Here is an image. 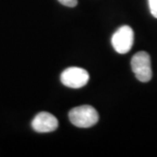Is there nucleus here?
Returning a JSON list of instances; mask_svg holds the SVG:
<instances>
[{"label": "nucleus", "instance_id": "5", "mask_svg": "<svg viewBox=\"0 0 157 157\" xmlns=\"http://www.w3.org/2000/svg\"><path fill=\"white\" fill-rule=\"evenodd\" d=\"M57 118L47 112L39 113L32 121V128L38 133H50L58 128Z\"/></svg>", "mask_w": 157, "mask_h": 157}, {"label": "nucleus", "instance_id": "6", "mask_svg": "<svg viewBox=\"0 0 157 157\" xmlns=\"http://www.w3.org/2000/svg\"><path fill=\"white\" fill-rule=\"evenodd\" d=\"M148 5L151 14L157 18V0H148Z\"/></svg>", "mask_w": 157, "mask_h": 157}, {"label": "nucleus", "instance_id": "2", "mask_svg": "<svg viewBox=\"0 0 157 157\" xmlns=\"http://www.w3.org/2000/svg\"><path fill=\"white\" fill-rule=\"evenodd\" d=\"M131 67L135 77L140 82H148L152 78L151 59L146 52L135 53L131 59Z\"/></svg>", "mask_w": 157, "mask_h": 157}, {"label": "nucleus", "instance_id": "3", "mask_svg": "<svg viewBox=\"0 0 157 157\" xmlns=\"http://www.w3.org/2000/svg\"><path fill=\"white\" fill-rule=\"evenodd\" d=\"M89 78V73L85 69L73 67L63 71L60 80L64 86L73 89H78L87 84Z\"/></svg>", "mask_w": 157, "mask_h": 157}, {"label": "nucleus", "instance_id": "4", "mask_svg": "<svg viewBox=\"0 0 157 157\" xmlns=\"http://www.w3.org/2000/svg\"><path fill=\"white\" fill-rule=\"evenodd\" d=\"M112 45L120 54H125L134 45V31L128 25H123L113 34Z\"/></svg>", "mask_w": 157, "mask_h": 157}, {"label": "nucleus", "instance_id": "7", "mask_svg": "<svg viewBox=\"0 0 157 157\" xmlns=\"http://www.w3.org/2000/svg\"><path fill=\"white\" fill-rule=\"evenodd\" d=\"M61 5L67 7H75L78 5V0H58Z\"/></svg>", "mask_w": 157, "mask_h": 157}, {"label": "nucleus", "instance_id": "1", "mask_svg": "<svg viewBox=\"0 0 157 157\" xmlns=\"http://www.w3.org/2000/svg\"><path fill=\"white\" fill-rule=\"evenodd\" d=\"M70 121L78 128H90L99 121V114L94 107L82 105L73 108L69 112Z\"/></svg>", "mask_w": 157, "mask_h": 157}]
</instances>
